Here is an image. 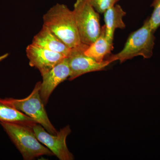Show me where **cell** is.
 Instances as JSON below:
<instances>
[{
  "label": "cell",
  "instance_id": "5",
  "mask_svg": "<svg viewBox=\"0 0 160 160\" xmlns=\"http://www.w3.org/2000/svg\"><path fill=\"white\" fill-rule=\"evenodd\" d=\"M72 12L81 42L89 46L101 34L99 14L87 0H77Z\"/></svg>",
  "mask_w": 160,
  "mask_h": 160
},
{
  "label": "cell",
  "instance_id": "12",
  "mask_svg": "<svg viewBox=\"0 0 160 160\" xmlns=\"http://www.w3.org/2000/svg\"><path fill=\"white\" fill-rule=\"evenodd\" d=\"M113 43L108 41L106 36V29L102 27L101 34L93 42L88 46L85 50V54L98 62L104 61V58L111 53L113 49Z\"/></svg>",
  "mask_w": 160,
  "mask_h": 160
},
{
  "label": "cell",
  "instance_id": "11",
  "mask_svg": "<svg viewBox=\"0 0 160 160\" xmlns=\"http://www.w3.org/2000/svg\"><path fill=\"white\" fill-rule=\"evenodd\" d=\"M104 13L106 38L109 42L113 43L116 29H124L126 27L123 18L126 13L120 5L116 4L109 7Z\"/></svg>",
  "mask_w": 160,
  "mask_h": 160
},
{
  "label": "cell",
  "instance_id": "17",
  "mask_svg": "<svg viewBox=\"0 0 160 160\" xmlns=\"http://www.w3.org/2000/svg\"><path fill=\"white\" fill-rule=\"evenodd\" d=\"M119 1H120V0H112V4H113V5H115V4Z\"/></svg>",
  "mask_w": 160,
  "mask_h": 160
},
{
  "label": "cell",
  "instance_id": "14",
  "mask_svg": "<svg viewBox=\"0 0 160 160\" xmlns=\"http://www.w3.org/2000/svg\"><path fill=\"white\" fill-rule=\"evenodd\" d=\"M151 6L153 11L148 19L152 29L155 32L160 27V0H153Z\"/></svg>",
  "mask_w": 160,
  "mask_h": 160
},
{
  "label": "cell",
  "instance_id": "15",
  "mask_svg": "<svg viewBox=\"0 0 160 160\" xmlns=\"http://www.w3.org/2000/svg\"><path fill=\"white\" fill-rule=\"evenodd\" d=\"M99 13H104L109 7L113 6L112 0H87Z\"/></svg>",
  "mask_w": 160,
  "mask_h": 160
},
{
  "label": "cell",
  "instance_id": "8",
  "mask_svg": "<svg viewBox=\"0 0 160 160\" xmlns=\"http://www.w3.org/2000/svg\"><path fill=\"white\" fill-rule=\"evenodd\" d=\"M29 65L40 71L41 75L48 72L66 57L62 53L41 48L31 43L26 49Z\"/></svg>",
  "mask_w": 160,
  "mask_h": 160
},
{
  "label": "cell",
  "instance_id": "16",
  "mask_svg": "<svg viewBox=\"0 0 160 160\" xmlns=\"http://www.w3.org/2000/svg\"><path fill=\"white\" fill-rule=\"evenodd\" d=\"M8 56H9V53H6V54H4L2 55L1 56H0V62H2L3 60L7 58Z\"/></svg>",
  "mask_w": 160,
  "mask_h": 160
},
{
  "label": "cell",
  "instance_id": "2",
  "mask_svg": "<svg viewBox=\"0 0 160 160\" xmlns=\"http://www.w3.org/2000/svg\"><path fill=\"white\" fill-rule=\"evenodd\" d=\"M0 125L25 160H32L42 156L54 155L38 140L32 127L18 123L0 122Z\"/></svg>",
  "mask_w": 160,
  "mask_h": 160
},
{
  "label": "cell",
  "instance_id": "7",
  "mask_svg": "<svg viewBox=\"0 0 160 160\" xmlns=\"http://www.w3.org/2000/svg\"><path fill=\"white\" fill-rule=\"evenodd\" d=\"M88 46L82 43L81 46L71 49L66 57L71 71L68 78L69 81L89 72L104 70L110 64L108 60L98 62L86 55L84 52Z\"/></svg>",
  "mask_w": 160,
  "mask_h": 160
},
{
  "label": "cell",
  "instance_id": "13",
  "mask_svg": "<svg viewBox=\"0 0 160 160\" xmlns=\"http://www.w3.org/2000/svg\"><path fill=\"white\" fill-rule=\"evenodd\" d=\"M0 122L18 123L32 127L36 122L0 98Z\"/></svg>",
  "mask_w": 160,
  "mask_h": 160
},
{
  "label": "cell",
  "instance_id": "1",
  "mask_svg": "<svg viewBox=\"0 0 160 160\" xmlns=\"http://www.w3.org/2000/svg\"><path fill=\"white\" fill-rule=\"evenodd\" d=\"M43 21V25L70 49L82 44L72 10L66 5L59 3L55 5L44 15Z\"/></svg>",
  "mask_w": 160,
  "mask_h": 160
},
{
  "label": "cell",
  "instance_id": "4",
  "mask_svg": "<svg viewBox=\"0 0 160 160\" xmlns=\"http://www.w3.org/2000/svg\"><path fill=\"white\" fill-rule=\"evenodd\" d=\"M41 85V82L37 83L31 93L25 98H6L4 100L15 109L33 119L49 133L55 135L58 131L48 118L40 95Z\"/></svg>",
  "mask_w": 160,
  "mask_h": 160
},
{
  "label": "cell",
  "instance_id": "10",
  "mask_svg": "<svg viewBox=\"0 0 160 160\" xmlns=\"http://www.w3.org/2000/svg\"><path fill=\"white\" fill-rule=\"evenodd\" d=\"M32 43L41 48L62 53L66 57L71 49L43 25L40 31L34 36Z\"/></svg>",
  "mask_w": 160,
  "mask_h": 160
},
{
  "label": "cell",
  "instance_id": "9",
  "mask_svg": "<svg viewBox=\"0 0 160 160\" xmlns=\"http://www.w3.org/2000/svg\"><path fill=\"white\" fill-rule=\"evenodd\" d=\"M70 75L71 71L66 57L48 72L42 75V81L41 82L40 93L45 106L56 88L69 78Z\"/></svg>",
  "mask_w": 160,
  "mask_h": 160
},
{
  "label": "cell",
  "instance_id": "3",
  "mask_svg": "<svg viewBox=\"0 0 160 160\" xmlns=\"http://www.w3.org/2000/svg\"><path fill=\"white\" fill-rule=\"evenodd\" d=\"M154 33L148 18L141 28L129 35L123 49L117 54L111 55L106 60L110 63L116 61L122 63L139 56L145 59L150 58L153 55Z\"/></svg>",
  "mask_w": 160,
  "mask_h": 160
},
{
  "label": "cell",
  "instance_id": "6",
  "mask_svg": "<svg viewBox=\"0 0 160 160\" xmlns=\"http://www.w3.org/2000/svg\"><path fill=\"white\" fill-rule=\"evenodd\" d=\"M32 129L40 142L45 145L59 159H74V157L69 151L66 143V138L71 132L70 126H65L55 135L49 133L38 123L32 126Z\"/></svg>",
  "mask_w": 160,
  "mask_h": 160
}]
</instances>
